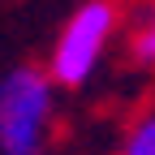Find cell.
Wrapping results in <instances>:
<instances>
[{
    "instance_id": "4",
    "label": "cell",
    "mask_w": 155,
    "mask_h": 155,
    "mask_svg": "<svg viewBox=\"0 0 155 155\" xmlns=\"http://www.w3.org/2000/svg\"><path fill=\"white\" fill-rule=\"evenodd\" d=\"M138 61H147V65H155V17H151V26L138 35Z\"/></svg>"
},
{
    "instance_id": "3",
    "label": "cell",
    "mask_w": 155,
    "mask_h": 155,
    "mask_svg": "<svg viewBox=\"0 0 155 155\" xmlns=\"http://www.w3.org/2000/svg\"><path fill=\"white\" fill-rule=\"evenodd\" d=\"M121 155H155V112L134 125V134L125 138V151Z\"/></svg>"
},
{
    "instance_id": "2",
    "label": "cell",
    "mask_w": 155,
    "mask_h": 155,
    "mask_svg": "<svg viewBox=\"0 0 155 155\" xmlns=\"http://www.w3.org/2000/svg\"><path fill=\"white\" fill-rule=\"evenodd\" d=\"M112 26H116V9L108 0H86V5L69 17V26L61 30V39H56L48 78L61 82V86H82L95 73V65H99Z\"/></svg>"
},
{
    "instance_id": "1",
    "label": "cell",
    "mask_w": 155,
    "mask_h": 155,
    "mask_svg": "<svg viewBox=\"0 0 155 155\" xmlns=\"http://www.w3.org/2000/svg\"><path fill=\"white\" fill-rule=\"evenodd\" d=\"M52 116V78L13 69L0 78V155H39Z\"/></svg>"
}]
</instances>
